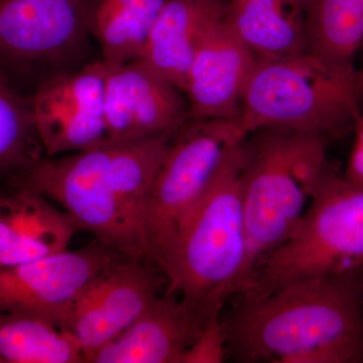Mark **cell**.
Wrapping results in <instances>:
<instances>
[{"label": "cell", "mask_w": 363, "mask_h": 363, "mask_svg": "<svg viewBox=\"0 0 363 363\" xmlns=\"http://www.w3.org/2000/svg\"><path fill=\"white\" fill-rule=\"evenodd\" d=\"M240 298L222 315L228 358L242 363L363 362L358 272Z\"/></svg>", "instance_id": "obj_1"}, {"label": "cell", "mask_w": 363, "mask_h": 363, "mask_svg": "<svg viewBox=\"0 0 363 363\" xmlns=\"http://www.w3.org/2000/svg\"><path fill=\"white\" fill-rule=\"evenodd\" d=\"M241 149L182 226L162 269L167 292L204 320L222 313L227 301L242 295L252 281Z\"/></svg>", "instance_id": "obj_2"}, {"label": "cell", "mask_w": 363, "mask_h": 363, "mask_svg": "<svg viewBox=\"0 0 363 363\" xmlns=\"http://www.w3.org/2000/svg\"><path fill=\"white\" fill-rule=\"evenodd\" d=\"M329 142L323 136L285 130L247 135L241 149L240 178L252 255L250 285L259 267L304 218L329 162Z\"/></svg>", "instance_id": "obj_3"}, {"label": "cell", "mask_w": 363, "mask_h": 363, "mask_svg": "<svg viewBox=\"0 0 363 363\" xmlns=\"http://www.w3.org/2000/svg\"><path fill=\"white\" fill-rule=\"evenodd\" d=\"M362 91L354 67L334 65L310 51L257 59L238 121L247 135L285 130L331 140L354 128Z\"/></svg>", "instance_id": "obj_4"}, {"label": "cell", "mask_w": 363, "mask_h": 363, "mask_svg": "<svg viewBox=\"0 0 363 363\" xmlns=\"http://www.w3.org/2000/svg\"><path fill=\"white\" fill-rule=\"evenodd\" d=\"M247 135L238 121L189 118L172 138L140 218L145 259L161 271L182 226Z\"/></svg>", "instance_id": "obj_5"}, {"label": "cell", "mask_w": 363, "mask_h": 363, "mask_svg": "<svg viewBox=\"0 0 363 363\" xmlns=\"http://www.w3.org/2000/svg\"><path fill=\"white\" fill-rule=\"evenodd\" d=\"M363 269V185L329 162L297 230L264 262L240 297L255 298L304 279Z\"/></svg>", "instance_id": "obj_6"}, {"label": "cell", "mask_w": 363, "mask_h": 363, "mask_svg": "<svg viewBox=\"0 0 363 363\" xmlns=\"http://www.w3.org/2000/svg\"><path fill=\"white\" fill-rule=\"evenodd\" d=\"M21 183L61 205L95 240L124 257L145 259L138 220L112 182L106 145L43 157Z\"/></svg>", "instance_id": "obj_7"}, {"label": "cell", "mask_w": 363, "mask_h": 363, "mask_svg": "<svg viewBox=\"0 0 363 363\" xmlns=\"http://www.w3.org/2000/svg\"><path fill=\"white\" fill-rule=\"evenodd\" d=\"M94 240L75 252L52 253L0 269V312L40 318L63 329L87 286L119 257Z\"/></svg>", "instance_id": "obj_8"}, {"label": "cell", "mask_w": 363, "mask_h": 363, "mask_svg": "<svg viewBox=\"0 0 363 363\" xmlns=\"http://www.w3.org/2000/svg\"><path fill=\"white\" fill-rule=\"evenodd\" d=\"M107 64L93 62L57 72L40 83L32 101L33 123L45 157L104 147Z\"/></svg>", "instance_id": "obj_9"}, {"label": "cell", "mask_w": 363, "mask_h": 363, "mask_svg": "<svg viewBox=\"0 0 363 363\" xmlns=\"http://www.w3.org/2000/svg\"><path fill=\"white\" fill-rule=\"evenodd\" d=\"M91 0H0V66L63 65L90 32Z\"/></svg>", "instance_id": "obj_10"}, {"label": "cell", "mask_w": 363, "mask_h": 363, "mask_svg": "<svg viewBox=\"0 0 363 363\" xmlns=\"http://www.w3.org/2000/svg\"><path fill=\"white\" fill-rule=\"evenodd\" d=\"M105 145L175 135L188 121L185 94L140 59L107 64Z\"/></svg>", "instance_id": "obj_11"}, {"label": "cell", "mask_w": 363, "mask_h": 363, "mask_svg": "<svg viewBox=\"0 0 363 363\" xmlns=\"http://www.w3.org/2000/svg\"><path fill=\"white\" fill-rule=\"evenodd\" d=\"M145 260L119 257L87 286L72 309L63 329L80 343L84 362L123 333L161 295L162 281Z\"/></svg>", "instance_id": "obj_12"}, {"label": "cell", "mask_w": 363, "mask_h": 363, "mask_svg": "<svg viewBox=\"0 0 363 363\" xmlns=\"http://www.w3.org/2000/svg\"><path fill=\"white\" fill-rule=\"evenodd\" d=\"M255 62L222 18L203 40L189 68L184 89L189 117L240 121Z\"/></svg>", "instance_id": "obj_13"}, {"label": "cell", "mask_w": 363, "mask_h": 363, "mask_svg": "<svg viewBox=\"0 0 363 363\" xmlns=\"http://www.w3.org/2000/svg\"><path fill=\"white\" fill-rule=\"evenodd\" d=\"M205 320L178 295L164 291L89 363H181Z\"/></svg>", "instance_id": "obj_14"}, {"label": "cell", "mask_w": 363, "mask_h": 363, "mask_svg": "<svg viewBox=\"0 0 363 363\" xmlns=\"http://www.w3.org/2000/svg\"><path fill=\"white\" fill-rule=\"evenodd\" d=\"M224 6L225 0H164L138 59L184 93L196 52Z\"/></svg>", "instance_id": "obj_15"}, {"label": "cell", "mask_w": 363, "mask_h": 363, "mask_svg": "<svg viewBox=\"0 0 363 363\" xmlns=\"http://www.w3.org/2000/svg\"><path fill=\"white\" fill-rule=\"evenodd\" d=\"M223 20L255 59L309 51L301 0H225Z\"/></svg>", "instance_id": "obj_16"}, {"label": "cell", "mask_w": 363, "mask_h": 363, "mask_svg": "<svg viewBox=\"0 0 363 363\" xmlns=\"http://www.w3.org/2000/svg\"><path fill=\"white\" fill-rule=\"evenodd\" d=\"M164 0H91L90 32L102 60L119 65L138 59Z\"/></svg>", "instance_id": "obj_17"}, {"label": "cell", "mask_w": 363, "mask_h": 363, "mask_svg": "<svg viewBox=\"0 0 363 363\" xmlns=\"http://www.w3.org/2000/svg\"><path fill=\"white\" fill-rule=\"evenodd\" d=\"M308 49L329 63L354 67L363 45V0H301Z\"/></svg>", "instance_id": "obj_18"}, {"label": "cell", "mask_w": 363, "mask_h": 363, "mask_svg": "<svg viewBox=\"0 0 363 363\" xmlns=\"http://www.w3.org/2000/svg\"><path fill=\"white\" fill-rule=\"evenodd\" d=\"M84 362L70 332L40 318L0 312V363Z\"/></svg>", "instance_id": "obj_19"}, {"label": "cell", "mask_w": 363, "mask_h": 363, "mask_svg": "<svg viewBox=\"0 0 363 363\" xmlns=\"http://www.w3.org/2000/svg\"><path fill=\"white\" fill-rule=\"evenodd\" d=\"M0 219L52 252L68 250L69 243L80 230L70 214L25 183L13 192L0 195Z\"/></svg>", "instance_id": "obj_20"}, {"label": "cell", "mask_w": 363, "mask_h": 363, "mask_svg": "<svg viewBox=\"0 0 363 363\" xmlns=\"http://www.w3.org/2000/svg\"><path fill=\"white\" fill-rule=\"evenodd\" d=\"M30 99L21 96L0 74V183L23 181L43 159Z\"/></svg>", "instance_id": "obj_21"}, {"label": "cell", "mask_w": 363, "mask_h": 363, "mask_svg": "<svg viewBox=\"0 0 363 363\" xmlns=\"http://www.w3.org/2000/svg\"><path fill=\"white\" fill-rule=\"evenodd\" d=\"M227 358V339L222 313H217L208 318L194 342L184 353L181 363H222Z\"/></svg>", "instance_id": "obj_22"}, {"label": "cell", "mask_w": 363, "mask_h": 363, "mask_svg": "<svg viewBox=\"0 0 363 363\" xmlns=\"http://www.w3.org/2000/svg\"><path fill=\"white\" fill-rule=\"evenodd\" d=\"M52 252L0 219V269L25 264Z\"/></svg>", "instance_id": "obj_23"}, {"label": "cell", "mask_w": 363, "mask_h": 363, "mask_svg": "<svg viewBox=\"0 0 363 363\" xmlns=\"http://www.w3.org/2000/svg\"><path fill=\"white\" fill-rule=\"evenodd\" d=\"M353 131L354 143L343 174L348 180L363 185V113L355 123Z\"/></svg>", "instance_id": "obj_24"}, {"label": "cell", "mask_w": 363, "mask_h": 363, "mask_svg": "<svg viewBox=\"0 0 363 363\" xmlns=\"http://www.w3.org/2000/svg\"><path fill=\"white\" fill-rule=\"evenodd\" d=\"M358 281H359L360 291H362V302H363V269L358 272Z\"/></svg>", "instance_id": "obj_25"}, {"label": "cell", "mask_w": 363, "mask_h": 363, "mask_svg": "<svg viewBox=\"0 0 363 363\" xmlns=\"http://www.w3.org/2000/svg\"><path fill=\"white\" fill-rule=\"evenodd\" d=\"M362 50L363 51V45H362ZM359 76H360V79H362V84H363V64H362V72H360Z\"/></svg>", "instance_id": "obj_26"}]
</instances>
